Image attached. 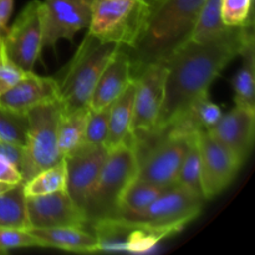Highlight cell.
<instances>
[{
	"mask_svg": "<svg viewBox=\"0 0 255 255\" xmlns=\"http://www.w3.org/2000/svg\"><path fill=\"white\" fill-rule=\"evenodd\" d=\"M254 45L253 20L231 27L207 42L187 41L166 62L167 76L161 112L151 134H161L171 127L189 105L209 92L214 80L229 62Z\"/></svg>",
	"mask_w": 255,
	"mask_h": 255,
	"instance_id": "obj_1",
	"label": "cell"
},
{
	"mask_svg": "<svg viewBox=\"0 0 255 255\" xmlns=\"http://www.w3.org/2000/svg\"><path fill=\"white\" fill-rule=\"evenodd\" d=\"M206 0H163L151 10L136 46L127 49L133 72L152 62H164L189 41Z\"/></svg>",
	"mask_w": 255,
	"mask_h": 255,
	"instance_id": "obj_2",
	"label": "cell"
},
{
	"mask_svg": "<svg viewBox=\"0 0 255 255\" xmlns=\"http://www.w3.org/2000/svg\"><path fill=\"white\" fill-rule=\"evenodd\" d=\"M120 47L114 42L100 41L87 32L67 64L62 79L57 80L62 114L89 106L102 71Z\"/></svg>",
	"mask_w": 255,
	"mask_h": 255,
	"instance_id": "obj_3",
	"label": "cell"
},
{
	"mask_svg": "<svg viewBox=\"0 0 255 255\" xmlns=\"http://www.w3.org/2000/svg\"><path fill=\"white\" fill-rule=\"evenodd\" d=\"M137 168L138 147L136 137L107 151L106 161L85 209L90 229L92 224L101 219L117 216L122 193L136 177Z\"/></svg>",
	"mask_w": 255,
	"mask_h": 255,
	"instance_id": "obj_4",
	"label": "cell"
},
{
	"mask_svg": "<svg viewBox=\"0 0 255 255\" xmlns=\"http://www.w3.org/2000/svg\"><path fill=\"white\" fill-rule=\"evenodd\" d=\"M146 0H94L89 34L104 42L132 49L149 16Z\"/></svg>",
	"mask_w": 255,
	"mask_h": 255,
	"instance_id": "obj_5",
	"label": "cell"
},
{
	"mask_svg": "<svg viewBox=\"0 0 255 255\" xmlns=\"http://www.w3.org/2000/svg\"><path fill=\"white\" fill-rule=\"evenodd\" d=\"M26 116L27 132L21 171L24 182L62 159L57 147V131L62 116L60 99L37 105Z\"/></svg>",
	"mask_w": 255,
	"mask_h": 255,
	"instance_id": "obj_6",
	"label": "cell"
},
{
	"mask_svg": "<svg viewBox=\"0 0 255 255\" xmlns=\"http://www.w3.org/2000/svg\"><path fill=\"white\" fill-rule=\"evenodd\" d=\"M204 202L203 198L173 184L167 187L144 211L122 218L141 222L172 236L201 214Z\"/></svg>",
	"mask_w": 255,
	"mask_h": 255,
	"instance_id": "obj_7",
	"label": "cell"
},
{
	"mask_svg": "<svg viewBox=\"0 0 255 255\" xmlns=\"http://www.w3.org/2000/svg\"><path fill=\"white\" fill-rule=\"evenodd\" d=\"M194 134L161 133V139L147 152L146 157H138L136 178L164 188L173 186Z\"/></svg>",
	"mask_w": 255,
	"mask_h": 255,
	"instance_id": "obj_8",
	"label": "cell"
},
{
	"mask_svg": "<svg viewBox=\"0 0 255 255\" xmlns=\"http://www.w3.org/2000/svg\"><path fill=\"white\" fill-rule=\"evenodd\" d=\"M40 4V0H31L26 4L2 41L9 59L26 72L34 70L44 49Z\"/></svg>",
	"mask_w": 255,
	"mask_h": 255,
	"instance_id": "obj_9",
	"label": "cell"
},
{
	"mask_svg": "<svg viewBox=\"0 0 255 255\" xmlns=\"http://www.w3.org/2000/svg\"><path fill=\"white\" fill-rule=\"evenodd\" d=\"M94 0H44L40 4L42 47H52L89 27Z\"/></svg>",
	"mask_w": 255,
	"mask_h": 255,
	"instance_id": "obj_10",
	"label": "cell"
},
{
	"mask_svg": "<svg viewBox=\"0 0 255 255\" xmlns=\"http://www.w3.org/2000/svg\"><path fill=\"white\" fill-rule=\"evenodd\" d=\"M201 161L202 191L206 201L219 196L236 178L242 164L207 129L196 133Z\"/></svg>",
	"mask_w": 255,
	"mask_h": 255,
	"instance_id": "obj_11",
	"label": "cell"
},
{
	"mask_svg": "<svg viewBox=\"0 0 255 255\" xmlns=\"http://www.w3.org/2000/svg\"><path fill=\"white\" fill-rule=\"evenodd\" d=\"M166 76L167 66L162 62L147 64L133 72L136 81L132 121L133 134H151L153 132L163 102Z\"/></svg>",
	"mask_w": 255,
	"mask_h": 255,
	"instance_id": "obj_12",
	"label": "cell"
},
{
	"mask_svg": "<svg viewBox=\"0 0 255 255\" xmlns=\"http://www.w3.org/2000/svg\"><path fill=\"white\" fill-rule=\"evenodd\" d=\"M106 157L107 149L105 146L86 144H81L72 153L64 157L67 174L66 192L81 211L86 209L87 201L99 179Z\"/></svg>",
	"mask_w": 255,
	"mask_h": 255,
	"instance_id": "obj_13",
	"label": "cell"
},
{
	"mask_svg": "<svg viewBox=\"0 0 255 255\" xmlns=\"http://www.w3.org/2000/svg\"><path fill=\"white\" fill-rule=\"evenodd\" d=\"M25 204L29 228L77 227L90 229L85 212L75 204L66 191L26 197Z\"/></svg>",
	"mask_w": 255,
	"mask_h": 255,
	"instance_id": "obj_14",
	"label": "cell"
},
{
	"mask_svg": "<svg viewBox=\"0 0 255 255\" xmlns=\"http://www.w3.org/2000/svg\"><path fill=\"white\" fill-rule=\"evenodd\" d=\"M255 111L242 106H234L222 114L213 127L207 131L223 144L243 166L251 154L254 143Z\"/></svg>",
	"mask_w": 255,
	"mask_h": 255,
	"instance_id": "obj_15",
	"label": "cell"
},
{
	"mask_svg": "<svg viewBox=\"0 0 255 255\" xmlns=\"http://www.w3.org/2000/svg\"><path fill=\"white\" fill-rule=\"evenodd\" d=\"M55 99H60L57 80L29 71L0 96V106L15 114L26 115L37 105Z\"/></svg>",
	"mask_w": 255,
	"mask_h": 255,
	"instance_id": "obj_16",
	"label": "cell"
},
{
	"mask_svg": "<svg viewBox=\"0 0 255 255\" xmlns=\"http://www.w3.org/2000/svg\"><path fill=\"white\" fill-rule=\"evenodd\" d=\"M133 79L129 52L126 47L121 46L102 71L91 95L89 107L92 110L109 107Z\"/></svg>",
	"mask_w": 255,
	"mask_h": 255,
	"instance_id": "obj_17",
	"label": "cell"
},
{
	"mask_svg": "<svg viewBox=\"0 0 255 255\" xmlns=\"http://www.w3.org/2000/svg\"><path fill=\"white\" fill-rule=\"evenodd\" d=\"M36 237L42 248H56L76 253H99L100 242L96 234L86 228L77 227H52V228H29Z\"/></svg>",
	"mask_w": 255,
	"mask_h": 255,
	"instance_id": "obj_18",
	"label": "cell"
},
{
	"mask_svg": "<svg viewBox=\"0 0 255 255\" xmlns=\"http://www.w3.org/2000/svg\"><path fill=\"white\" fill-rule=\"evenodd\" d=\"M134 92H136V81L133 79L131 84L125 89V91L110 105L109 133L104 144L107 151H111L126 143L127 141H131L134 137L132 132Z\"/></svg>",
	"mask_w": 255,
	"mask_h": 255,
	"instance_id": "obj_19",
	"label": "cell"
},
{
	"mask_svg": "<svg viewBox=\"0 0 255 255\" xmlns=\"http://www.w3.org/2000/svg\"><path fill=\"white\" fill-rule=\"evenodd\" d=\"M164 189V187L134 177L122 193L116 217H129L144 211Z\"/></svg>",
	"mask_w": 255,
	"mask_h": 255,
	"instance_id": "obj_20",
	"label": "cell"
},
{
	"mask_svg": "<svg viewBox=\"0 0 255 255\" xmlns=\"http://www.w3.org/2000/svg\"><path fill=\"white\" fill-rule=\"evenodd\" d=\"M87 115L89 106L70 114H62L57 131V147L62 158L82 144Z\"/></svg>",
	"mask_w": 255,
	"mask_h": 255,
	"instance_id": "obj_21",
	"label": "cell"
},
{
	"mask_svg": "<svg viewBox=\"0 0 255 255\" xmlns=\"http://www.w3.org/2000/svg\"><path fill=\"white\" fill-rule=\"evenodd\" d=\"M25 198L24 183L16 184L9 191L0 194V227L29 228Z\"/></svg>",
	"mask_w": 255,
	"mask_h": 255,
	"instance_id": "obj_22",
	"label": "cell"
},
{
	"mask_svg": "<svg viewBox=\"0 0 255 255\" xmlns=\"http://www.w3.org/2000/svg\"><path fill=\"white\" fill-rule=\"evenodd\" d=\"M242 56H244V64L231 80L234 91V104L255 111L254 45L249 46Z\"/></svg>",
	"mask_w": 255,
	"mask_h": 255,
	"instance_id": "obj_23",
	"label": "cell"
},
{
	"mask_svg": "<svg viewBox=\"0 0 255 255\" xmlns=\"http://www.w3.org/2000/svg\"><path fill=\"white\" fill-rule=\"evenodd\" d=\"M66 163L62 158L56 164L42 169L29 181L24 182V193L25 197L44 196L55 192L66 191Z\"/></svg>",
	"mask_w": 255,
	"mask_h": 255,
	"instance_id": "obj_24",
	"label": "cell"
},
{
	"mask_svg": "<svg viewBox=\"0 0 255 255\" xmlns=\"http://www.w3.org/2000/svg\"><path fill=\"white\" fill-rule=\"evenodd\" d=\"M221 6L222 0H206L199 11L196 26L189 39L191 41H211L231 29V27H227L222 21Z\"/></svg>",
	"mask_w": 255,
	"mask_h": 255,
	"instance_id": "obj_25",
	"label": "cell"
},
{
	"mask_svg": "<svg viewBox=\"0 0 255 255\" xmlns=\"http://www.w3.org/2000/svg\"><path fill=\"white\" fill-rule=\"evenodd\" d=\"M174 184L186 189L189 193L204 199L201 181V161H199V152L198 146H197L196 134L192 137L188 151H187L186 156H184V159L182 162Z\"/></svg>",
	"mask_w": 255,
	"mask_h": 255,
	"instance_id": "obj_26",
	"label": "cell"
},
{
	"mask_svg": "<svg viewBox=\"0 0 255 255\" xmlns=\"http://www.w3.org/2000/svg\"><path fill=\"white\" fill-rule=\"evenodd\" d=\"M27 132V116L5 110L0 106V141L25 146Z\"/></svg>",
	"mask_w": 255,
	"mask_h": 255,
	"instance_id": "obj_27",
	"label": "cell"
},
{
	"mask_svg": "<svg viewBox=\"0 0 255 255\" xmlns=\"http://www.w3.org/2000/svg\"><path fill=\"white\" fill-rule=\"evenodd\" d=\"M109 110L110 106L101 110H92L89 107L82 144L104 146L109 133Z\"/></svg>",
	"mask_w": 255,
	"mask_h": 255,
	"instance_id": "obj_28",
	"label": "cell"
},
{
	"mask_svg": "<svg viewBox=\"0 0 255 255\" xmlns=\"http://www.w3.org/2000/svg\"><path fill=\"white\" fill-rule=\"evenodd\" d=\"M41 247L39 239L32 236L27 229L0 227V254L7 253L14 249L35 248Z\"/></svg>",
	"mask_w": 255,
	"mask_h": 255,
	"instance_id": "obj_29",
	"label": "cell"
},
{
	"mask_svg": "<svg viewBox=\"0 0 255 255\" xmlns=\"http://www.w3.org/2000/svg\"><path fill=\"white\" fill-rule=\"evenodd\" d=\"M222 21L227 27H238L252 16V0H222Z\"/></svg>",
	"mask_w": 255,
	"mask_h": 255,
	"instance_id": "obj_30",
	"label": "cell"
},
{
	"mask_svg": "<svg viewBox=\"0 0 255 255\" xmlns=\"http://www.w3.org/2000/svg\"><path fill=\"white\" fill-rule=\"evenodd\" d=\"M25 74L26 71L9 59L2 45V49L0 50V96L17 84Z\"/></svg>",
	"mask_w": 255,
	"mask_h": 255,
	"instance_id": "obj_31",
	"label": "cell"
},
{
	"mask_svg": "<svg viewBox=\"0 0 255 255\" xmlns=\"http://www.w3.org/2000/svg\"><path fill=\"white\" fill-rule=\"evenodd\" d=\"M0 182L9 184L24 183L21 172L1 154H0Z\"/></svg>",
	"mask_w": 255,
	"mask_h": 255,
	"instance_id": "obj_32",
	"label": "cell"
},
{
	"mask_svg": "<svg viewBox=\"0 0 255 255\" xmlns=\"http://www.w3.org/2000/svg\"><path fill=\"white\" fill-rule=\"evenodd\" d=\"M14 10V0H0V19L5 25L9 24Z\"/></svg>",
	"mask_w": 255,
	"mask_h": 255,
	"instance_id": "obj_33",
	"label": "cell"
},
{
	"mask_svg": "<svg viewBox=\"0 0 255 255\" xmlns=\"http://www.w3.org/2000/svg\"><path fill=\"white\" fill-rule=\"evenodd\" d=\"M7 30H9V26L5 25L4 22L1 21V19H0V40H1V41H4L5 36H6L7 34Z\"/></svg>",
	"mask_w": 255,
	"mask_h": 255,
	"instance_id": "obj_34",
	"label": "cell"
},
{
	"mask_svg": "<svg viewBox=\"0 0 255 255\" xmlns=\"http://www.w3.org/2000/svg\"><path fill=\"white\" fill-rule=\"evenodd\" d=\"M14 186H16V184H9V183H4V182H0V194L9 191V189L12 188Z\"/></svg>",
	"mask_w": 255,
	"mask_h": 255,
	"instance_id": "obj_35",
	"label": "cell"
},
{
	"mask_svg": "<svg viewBox=\"0 0 255 255\" xmlns=\"http://www.w3.org/2000/svg\"><path fill=\"white\" fill-rule=\"evenodd\" d=\"M163 0H148V5H149V9H154L157 5H159Z\"/></svg>",
	"mask_w": 255,
	"mask_h": 255,
	"instance_id": "obj_36",
	"label": "cell"
},
{
	"mask_svg": "<svg viewBox=\"0 0 255 255\" xmlns=\"http://www.w3.org/2000/svg\"><path fill=\"white\" fill-rule=\"evenodd\" d=\"M1 49H2V41L0 40V50H1Z\"/></svg>",
	"mask_w": 255,
	"mask_h": 255,
	"instance_id": "obj_37",
	"label": "cell"
},
{
	"mask_svg": "<svg viewBox=\"0 0 255 255\" xmlns=\"http://www.w3.org/2000/svg\"><path fill=\"white\" fill-rule=\"evenodd\" d=\"M146 1H147V2H148V0H146Z\"/></svg>",
	"mask_w": 255,
	"mask_h": 255,
	"instance_id": "obj_38",
	"label": "cell"
}]
</instances>
